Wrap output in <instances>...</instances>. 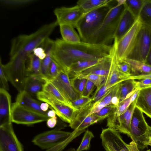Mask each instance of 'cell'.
<instances>
[{
    "label": "cell",
    "mask_w": 151,
    "mask_h": 151,
    "mask_svg": "<svg viewBox=\"0 0 151 151\" xmlns=\"http://www.w3.org/2000/svg\"><path fill=\"white\" fill-rule=\"evenodd\" d=\"M59 26L63 40L70 43H78L81 41L79 35L73 26L66 24H61Z\"/></svg>",
    "instance_id": "cb8c5ba5"
},
{
    "label": "cell",
    "mask_w": 151,
    "mask_h": 151,
    "mask_svg": "<svg viewBox=\"0 0 151 151\" xmlns=\"http://www.w3.org/2000/svg\"><path fill=\"white\" fill-rule=\"evenodd\" d=\"M112 45L113 49L110 55L103 58L97 64L86 70L79 74L84 75L93 74L107 77L109 74L112 62L114 49Z\"/></svg>",
    "instance_id": "ffe728a7"
},
{
    "label": "cell",
    "mask_w": 151,
    "mask_h": 151,
    "mask_svg": "<svg viewBox=\"0 0 151 151\" xmlns=\"http://www.w3.org/2000/svg\"><path fill=\"white\" fill-rule=\"evenodd\" d=\"M51 110H49L47 112V116L49 118H53L56 116V113L55 110L50 106V108Z\"/></svg>",
    "instance_id": "681fc988"
},
{
    "label": "cell",
    "mask_w": 151,
    "mask_h": 151,
    "mask_svg": "<svg viewBox=\"0 0 151 151\" xmlns=\"http://www.w3.org/2000/svg\"><path fill=\"white\" fill-rule=\"evenodd\" d=\"M45 81L40 76L28 75L25 84L24 90L30 95H37L43 91Z\"/></svg>",
    "instance_id": "7402d4cb"
},
{
    "label": "cell",
    "mask_w": 151,
    "mask_h": 151,
    "mask_svg": "<svg viewBox=\"0 0 151 151\" xmlns=\"http://www.w3.org/2000/svg\"><path fill=\"white\" fill-rule=\"evenodd\" d=\"M145 79L151 80V73L137 76H131L129 79L140 80Z\"/></svg>",
    "instance_id": "bcb514c9"
},
{
    "label": "cell",
    "mask_w": 151,
    "mask_h": 151,
    "mask_svg": "<svg viewBox=\"0 0 151 151\" xmlns=\"http://www.w3.org/2000/svg\"><path fill=\"white\" fill-rule=\"evenodd\" d=\"M136 91L134 80H127L119 83V102L130 96Z\"/></svg>",
    "instance_id": "83f0119b"
},
{
    "label": "cell",
    "mask_w": 151,
    "mask_h": 151,
    "mask_svg": "<svg viewBox=\"0 0 151 151\" xmlns=\"http://www.w3.org/2000/svg\"><path fill=\"white\" fill-rule=\"evenodd\" d=\"M145 0H125V5L137 19L139 17Z\"/></svg>",
    "instance_id": "4dcf8cb0"
},
{
    "label": "cell",
    "mask_w": 151,
    "mask_h": 151,
    "mask_svg": "<svg viewBox=\"0 0 151 151\" xmlns=\"http://www.w3.org/2000/svg\"><path fill=\"white\" fill-rule=\"evenodd\" d=\"M11 96L7 90L0 88V126L12 123Z\"/></svg>",
    "instance_id": "e0dca14e"
},
{
    "label": "cell",
    "mask_w": 151,
    "mask_h": 151,
    "mask_svg": "<svg viewBox=\"0 0 151 151\" xmlns=\"http://www.w3.org/2000/svg\"><path fill=\"white\" fill-rule=\"evenodd\" d=\"M28 60H29V64L27 70L28 75H34L41 76L40 71L42 60L33 53L29 55Z\"/></svg>",
    "instance_id": "f1b7e54d"
},
{
    "label": "cell",
    "mask_w": 151,
    "mask_h": 151,
    "mask_svg": "<svg viewBox=\"0 0 151 151\" xmlns=\"http://www.w3.org/2000/svg\"><path fill=\"white\" fill-rule=\"evenodd\" d=\"M146 145L151 146V127L149 125L148 131L147 133Z\"/></svg>",
    "instance_id": "c3c4849f"
},
{
    "label": "cell",
    "mask_w": 151,
    "mask_h": 151,
    "mask_svg": "<svg viewBox=\"0 0 151 151\" xmlns=\"http://www.w3.org/2000/svg\"><path fill=\"white\" fill-rule=\"evenodd\" d=\"M92 101L89 97H82L71 102L72 106L78 110L86 107Z\"/></svg>",
    "instance_id": "8d00e7d4"
},
{
    "label": "cell",
    "mask_w": 151,
    "mask_h": 151,
    "mask_svg": "<svg viewBox=\"0 0 151 151\" xmlns=\"http://www.w3.org/2000/svg\"><path fill=\"white\" fill-rule=\"evenodd\" d=\"M113 7L109 4L84 14L76 27L81 41L88 42L100 27L106 15Z\"/></svg>",
    "instance_id": "277c9868"
},
{
    "label": "cell",
    "mask_w": 151,
    "mask_h": 151,
    "mask_svg": "<svg viewBox=\"0 0 151 151\" xmlns=\"http://www.w3.org/2000/svg\"><path fill=\"white\" fill-rule=\"evenodd\" d=\"M27 59L18 54L10 56L9 62L2 66L8 81L19 92L24 90L28 77L26 63Z\"/></svg>",
    "instance_id": "5b68a950"
},
{
    "label": "cell",
    "mask_w": 151,
    "mask_h": 151,
    "mask_svg": "<svg viewBox=\"0 0 151 151\" xmlns=\"http://www.w3.org/2000/svg\"><path fill=\"white\" fill-rule=\"evenodd\" d=\"M58 24L55 21L45 25L35 32L29 35H22L12 41L10 56L18 53L27 59L34 49L41 46Z\"/></svg>",
    "instance_id": "7a4b0ae2"
},
{
    "label": "cell",
    "mask_w": 151,
    "mask_h": 151,
    "mask_svg": "<svg viewBox=\"0 0 151 151\" xmlns=\"http://www.w3.org/2000/svg\"><path fill=\"white\" fill-rule=\"evenodd\" d=\"M102 120L95 114H93L77 122L69 124V126L74 131L77 132H83L85 129L89 126Z\"/></svg>",
    "instance_id": "4316f807"
},
{
    "label": "cell",
    "mask_w": 151,
    "mask_h": 151,
    "mask_svg": "<svg viewBox=\"0 0 151 151\" xmlns=\"http://www.w3.org/2000/svg\"><path fill=\"white\" fill-rule=\"evenodd\" d=\"M112 0H79L76 4L85 13L109 4Z\"/></svg>",
    "instance_id": "d4e9b609"
},
{
    "label": "cell",
    "mask_w": 151,
    "mask_h": 151,
    "mask_svg": "<svg viewBox=\"0 0 151 151\" xmlns=\"http://www.w3.org/2000/svg\"><path fill=\"white\" fill-rule=\"evenodd\" d=\"M110 88L108 89L106 86L104 81L100 86L97 88L91 98L92 102H95L100 100L108 92Z\"/></svg>",
    "instance_id": "74e56055"
},
{
    "label": "cell",
    "mask_w": 151,
    "mask_h": 151,
    "mask_svg": "<svg viewBox=\"0 0 151 151\" xmlns=\"http://www.w3.org/2000/svg\"><path fill=\"white\" fill-rule=\"evenodd\" d=\"M148 126L143 113L136 107L131 122L130 132L128 135L136 143L139 149L147 148L146 141Z\"/></svg>",
    "instance_id": "8992f818"
},
{
    "label": "cell",
    "mask_w": 151,
    "mask_h": 151,
    "mask_svg": "<svg viewBox=\"0 0 151 151\" xmlns=\"http://www.w3.org/2000/svg\"><path fill=\"white\" fill-rule=\"evenodd\" d=\"M145 63L151 66V48Z\"/></svg>",
    "instance_id": "816d5d0a"
},
{
    "label": "cell",
    "mask_w": 151,
    "mask_h": 151,
    "mask_svg": "<svg viewBox=\"0 0 151 151\" xmlns=\"http://www.w3.org/2000/svg\"><path fill=\"white\" fill-rule=\"evenodd\" d=\"M66 151H76L75 149L74 148H70Z\"/></svg>",
    "instance_id": "f5cc1de1"
},
{
    "label": "cell",
    "mask_w": 151,
    "mask_h": 151,
    "mask_svg": "<svg viewBox=\"0 0 151 151\" xmlns=\"http://www.w3.org/2000/svg\"><path fill=\"white\" fill-rule=\"evenodd\" d=\"M137 19L126 7L119 22L114 41L117 43L131 28Z\"/></svg>",
    "instance_id": "ac0fdd59"
},
{
    "label": "cell",
    "mask_w": 151,
    "mask_h": 151,
    "mask_svg": "<svg viewBox=\"0 0 151 151\" xmlns=\"http://www.w3.org/2000/svg\"><path fill=\"white\" fill-rule=\"evenodd\" d=\"M117 65L119 69L123 73L131 76V71L129 65L125 62L122 61L118 62Z\"/></svg>",
    "instance_id": "ee69618b"
},
{
    "label": "cell",
    "mask_w": 151,
    "mask_h": 151,
    "mask_svg": "<svg viewBox=\"0 0 151 151\" xmlns=\"http://www.w3.org/2000/svg\"><path fill=\"white\" fill-rule=\"evenodd\" d=\"M95 86V85L92 82L86 80L82 97H89L93 91Z\"/></svg>",
    "instance_id": "7bdbcfd3"
},
{
    "label": "cell",
    "mask_w": 151,
    "mask_h": 151,
    "mask_svg": "<svg viewBox=\"0 0 151 151\" xmlns=\"http://www.w3.org/2000/svg\"><path fill=\"white\" fill-rule=\"evenodd\" d=\"M49 81L53 83L71 104L72 102L80 97L72 85L68 73L64 70H61L55 78Z\"/></svg>",
    "instance_id": "5bb4252c"
},
{
    "label": "cell",
    "mask_w": 151,
    "mask_h": 151,
    "mask_svg": "<svg viewBox=\"0 0 151 151\" xmlns=\"http://www.w3.org/2000/svg\"><path fill=\"white\" fill-rule=\"evenodd\" d=\"M62 69H63L52 58L50 67L48 77L46 81H50L55 78Z\"/></svg>",
    "instance_id": "f35d334b"
},
{
    "label": "cell",
    "mask_w": 151,
    "mask_h": 151,
    "mask_svg": "<svg viewBox=\"0 0 151 151\" xmlns=\"http://www.w3.org/2000/svg\"><path fill=\"white\" fill-rule=\"evenodd\" d=\"M112 49L113 45L82 41L70 43L62 39H57L54 41L51 56L63 69L68 72L70 66L76 61L84 59H102L110 55Z\"/></svg>",
    "instance_id": "6da1fadb"
},
{
    "label": "cell",
    "mask_w": 151,
    "mask_h": 151,
    "mask_svg": "<svg viewBox=\"0 0 151 151\" xmlns=\"http://www.w3.org/2000/svg\"><path fill=\"white\" fill-rule=\"evenodd\" d=\"M16 102L28 109L47 116V111H43L40 109L41 103L25 90L19 92Z\"/></svg>",
    "instance_id": "d6986e66"
},
{
    "label": "cell",
    "mask_w": 151,
    "mask_h": 151,
    "mask_svg": "<svg viewBox=\"0 0 151 151\" xmlns=\"http://www.w3.org/2000/svg\"><path fill=\"white\" fill-rule=\"evenodd\" d=\"M80 134L79 132L76 133L73 131L70 136L61 142L46 151H61L70 142Z\"/></svg>",
    "instance_id": "d590c367"
},
{
    "label": "cell",
    "mask_w": 151,
    "mask_h": 151,
    "mask_svg": "<svg viewBox=\"0 0 151 151\" xmlns=\"http://www.w3.org/2000/svg\"><path fill=\"white\" fill-rule=\"evenodd\" d=\"M151 48V28L143 24L127 59L145 62Z\"/></svg>",
    "instance_id": "52a82bcc"
},
{
    "label": "cell",
    "mask_w": 151,
    "mask_h": 151,
    "mask_svg": "<svg viewBox=\"0 0 151 151\" xmlns=\"http://www.w3.org/2000/svg\"><path fill=\"white\" fill-rule=\"evenodd\" d=\"M142 24L139 17L131 28L116 45V55L118 62L127 59L132 49Z\"/></svg>",
    "instance_id": "9c48e42d"
},
{
    "label": "cell",
    "mask_w": 151,
    "mask_h": 151,
    "mask_svg": "<svg viewBox=\"0 0 151 151\" xmlns=\"http://www.w3.org/2000/svg\"><path fill=\"white\" fill-rule=\"evenodd\" d=\"M104 148L105 149V150L106 151H110L109 150H108L106 148Z\"/></svg>",
    "instance_id": "db71d44e"
},
{
    "label": "cell",
    "mask_w": 151,
    "mask_h": 151,
    "mask_svg": "<svg viewBox=\"0 0 151 151\" xmlns=\"http://www.w3.org/2000/svg\"><path fill=\"white\" fill-rule=\"evenodd\" d=\"M100 138L104 148L110 151H139L134 141L126 144L119 132L114 129L109 128L103 129Z\"/></svg>",
    "instance_id": "ba28073f"
},
{
    "label": "cell",
    "mask_w": 151,
    "mask_h": 151,
    "mask_svg": "<svg viewBox=\"0 0 151 151\" xmlns=\"http://www.w3.org/2000/svg\"><path fill=\"white\" fill-rule=\"evenodd\" d=\"M54 13L58 25L68 24L76 27L78 21L85 13L77 5L71 7H62L55 9Z\"/></svg>",
    "instance_id": "4fadbf2b"
},
{
    "label": "cell",
    "mask_w": 151,
    "mask_h": 151,
    "mask_svg": "<svg viewBox=\"0 0 151 151\" xmlns=\"http://www.w3.org/2000/svg\"><path fill=\"white\" fill-rule=\"evenodd\" d=\"M136 101L137 98L124 113L115 119L107 122V127L128 135L130 132V123L136 107Z\"/></svg>",
    "instance_id": "9a60e30c"
},
{
    "label": "cell",
    "mask_w": 151,
    "mask_h": 151,
    "mask_svg": "<svg viewBox=\"0 0 151 151\" xmlns=\"http://www.w3.org/2000/svg\"><path fill=\"white\" fill-rule=\"evenodd\" d=\"M103 59H84L76 61L68 70L69 77L72 76L73 77L79 74L86 70L97 64Z\"/></svg>",
    "instance_id": "603a6c76"
},
{
    "label": "cell",
    "mask_w": 151,
    "mask_h": 151,
    "mask_svg": "<svg viewBox=\"0 0 151 151\" xmlns=\"http://www.w3.org/2000/svg\"><path fill=\"white\" fill-rule=\"evenodd\" d=\"M112 60L109 74L104 81L106 86L110 89L115 85L125 80H129L131 76L122 72L117 65L116 55V45L114 42Z\"/></svg>",
    "instance_id": "2e32d148"
},
{
    "label": "cell",
    "mask_w": 151,
    "mask_h": 151,
    "mask_svg": "<svg viewBox=\"0 0 151 151\" xmlns=\"http://www.w3.org/2000/svg\"><path fill=\"white\" fill-rule=\"evenodd\" d=\"M33 53L41 60H43L46 56L44 49L40 46L34 49Z\"/></svg>",
    "instance_id": "f6af8a7d"
},
{
    "label": "cell",
    "mask_w": 151,
    "mask_h": 151,
    "mask_svg": "<svg viewBox=\"0 0 151 151\" xmlns=\"http://www.w3.org/2000/svg\"><path fill=\"white\" fill-rule=\"evenodd\" d=\"M136 107L151 119V87L140 90Z\"/></svg>",
    "instance_id": "44dd1931"
},
{
    "label": "cell",
    "mask_w": 151,
    "mask_h": 151,
    "mask_svg": "<svg viewBox=\"0 0 151 151\" xmlns=\"http://www.w3.org/2000/svg\"><path fill=\"white\" fill-rule=\"evenodd\" d=\"M151 151L150 150H148L146 151Z\"/></svg>",
    "instance_id": "11a10c76"
},
{
    "label": "cell",
    "mask_w": 151,
    "mask_h": 151,
    "mask_svg": "<svg viewBox=\"0 0 151 151\" xmlns=\"http://www.w3.org/2000/svg\"><path fill=\"white\" fill-rule=\"evenodd\" d=\"M48 118L47 116L25 108L16 102L12 104V122L31 125L47 121Z\"/></svg>",
    "instance_id": "8fae6325"
},
{
    "label": "cell",
    "mask_w": 151,
    "mask_h": 151,
    "mask_svg": "<svg viewBox=\"0 0 151 151\" xmlns=\"http://www.w3.org/2000/svg\"><path fill=\"white\" fill-rule=\"evenodd\" d=\"M116 108V107L113 104L105 106L99 112L95 114L103 120L113 114Z\"/></svg>",
    "instance_id": "ab89813d"
},
{
    "label": "cell",
    "mask_w": 151,
    "mask_h": 151,
    "mask_svg": "<svg viewBox=\"0 0 151 151\" xmlns=\"http://www.w3.org/2000/svg\"><path fill=\"white\" fill-rule=\"evenodd\" d=\"M135 90H141L142 89L151 87V80L145 79L136 81L134 80Z\"/></svg>",
    "instance_id": "b9f144b4"
},
{
    "label": "cell",
    "mask_w": 151,
    "mask_h": 151,
    "mask_svg": "<svg viewBox=\"0 0 151 151\" xmlns=\"http://www.w3.org/2000/svg\"><path fill=\"white\" fill-rule=\"evenodd\" d=\"M0 88H3L6 90H9L8 79L3 69L1 58L0 60Z\"/></svg>",
    "instance_id": "60d3db41"
},
{
    "label": "cell",
    "mask_w": 151,
    "mask_h": 151,
    "mask_svg": "<svg viewBox=\"0 0 151 151\" xmlns=\"http://www.w3.org/2000/svg\"><path fill=\"white\" fill-rule=\"evenodd\" d=\"M151 2V0H150Z\"/></svg>",
    "instance_id": "9f6ffc18"
},
{
    "label": "cell",
    "mask_w": 151,
    "mask_h": 151,
    "mask_svg": "<svg viewBox=\"0 0 151 151\" xmlns=\"http://www.w3.org/2000/svg\"><path fill=\"white\" fill-rule=\"evenodd\" d=\"M57 123V118L56 116L54 117L49 118L47 121V125L50 128L55 127Z\"/></svg>",
    "instance_id": "7dc6e473"
},
{
    "label": "cell",
    "mask_w": 151,
    "mask_h": 151,
    "mask_svg": "<svg viewBox=\"0 0 151 151\" xmlns=\"http://www.w3.org/2000/svg\"><path fill=\"white\" fill-rule=\"evenodd\" d=\"M139 17L143 24L151 28V2L145 0Z\"/></svg>",
    "instance_id": "1f68e13d"
},
{
    "label": "cell",
    "mask_w": 151,
    "mask_h": 151,
    "mask_svg": "<svg viewBox=\"0 0 151 151\" xmlns=\"http://www.w3.org/2000/svg\"><path fill=\"white\" fill-rule=\"evenodd\" d=\"M43 91L50 93L62 103L72 106L51 82L49 81H45L43 85Z\"/></svg>",
    "instance_id": "f546056e"
},
{
    "label": "cell",
    "mask_w": 151,
    "mask_h": 151,
    "mask_svg": "<svg viewBox=\"0 0 151 151\" xmlns=\"http://www.w3.org/2000/svg\"><path fill=\"white\" fill-rule=\"evenodd\" d=\"M75 76L91 81L94 84L97 88L100 86L106 78L105 76L93 74L85 75L79 74Z\"/></svg>",
    "instance_id": "836d02e7"
},
{
    "label": "cell",
    "mask_w": 151,
    "mask_h": 151,
    "mask_svg": "<svg viewBox=\"0 0 151 151\" xmlns=\"http://www.w3.org/2000/svg\"><path fill=\"white\" fill-rule=\"evenodd\" d=\"M0 151H23L14 131L12 123L0 126Z\"/></svg>",
    "instance_id": "7c38bea8"
},
{
    "label": "cell",
    "mask_w": 151,
    "mask_h": 151,
    "mask_svg": "<svg viewBox=\"0 0 151 151\" xmlns=\"http://www.w3.org/2000/svg\"><path fill=\"white\" fill-rule=\"evenodd\" d=\"M94 137V135L92 132L88 130H86L81 144L76 151H82L89 149L91 140Z\"/></svg>",
    "instance_id": "e575fe53"
},
{
    "label": "cell",
    "mask_w": 151,
    "mask_h": 151,
    "mask_svg": "<svg viewBox=\"0 0 151 151\" xmlns=\"http://www.w3.org/2000/svg\"><path fill=\"white\" fill-rule=\"evenodd\" d=\"M125 8V3H117L113 6L106 15L100 27L88 43L109 45L114 40L119 22Z\"/></svg>",
    "instance_id": "3957f363"
},
{
    "label": "cell",
    "mask_w": 151,
    "mask_h": 151,
    "mask_svg": "<svg viewBox=\"0 0 151 151\" xmlns=\"http://www.w3.org/2000/svg\"><path fill=\"white\" fill-rule=\"evenodd\" d=\"M70 81L74 89L80 97H82L86 80L75 76L70 78Z\"/></svg>",
    "instance_id": "d6a6232c"
},
{
    "label": "cell",
    "mask_w": 151,
    "mask_h": 151,
    "mask_svg": "<svg viewBox=\"0 0 151 151\" xmlns=\"http://www.w3.org/2000/svg\"><path fill=\"white\" fill-rule=\"evenodd\" d=\"M57 126L51 130L37 135L32 140L35 145L42 149H49L60 144L70 135L71 132L61 130L63 127L58 122Z\"/></svg>",
    "instance_id": "30bf717a"
},
{
    "label": "cell",
    "mask_w": 151,
    "mask_h": 151,
    "mask_svg": "<svg viewBox=\"0 0 151 151\" xmlns=\"http://www.w3.org/2000/svg\"><path fill=\"white\" fill-rule=\"evenodd\" d=\"M129 65L131 76H134L151 73V66L144 62L126 59L123 60Z\"/></svg>",
    "instance_id": "484cf974"
},
{
    "label": "cell",
    "mask_w": 151,
    "mask_h": 151,
    "mask_svg": "<svg viewBox=\"0 0 151 151\" xmlns=\"http://www.w3.org/2000/svg\"><path fill=\"white\" fill-rule=\"evenodd\" d=\"M49 107V105L46 103H41L40 105V109L44 112H47Z\"/></svg>",
    "instance_id": "f907efd6"
}]
</instances>
